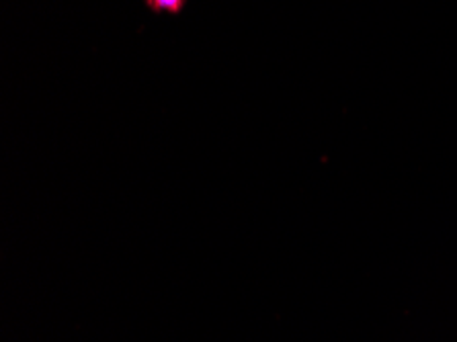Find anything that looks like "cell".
<instances>
[{"label": "cell", "mask_w": 457, "mask_h": 342, "mask_svg": "<svg viewBox=\"0 0 457 342\" xmlns=\"http://www.w3.org/2000/svg\"><path fill=\"white\" fill-rule=\"evenodd\" d=\"M152 4L161 6V9H177L179 0H150Z\"/></svg>", "instance_id": "6da1fadb"}]
</instances>
